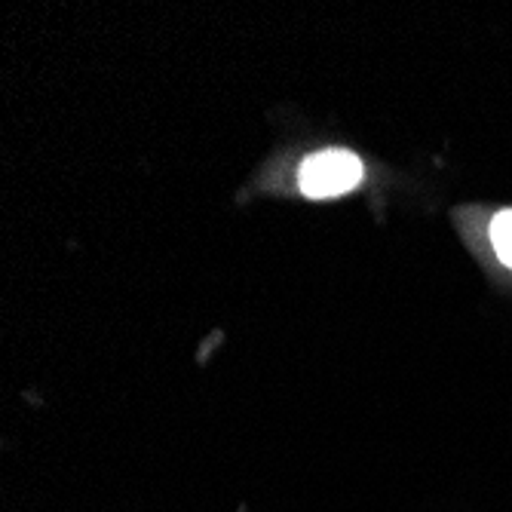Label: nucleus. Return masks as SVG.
Returning a JSON list of instances; mask_svg holds the SVG:
<instances>
[{
  "instance_id": "obj_1",
  "label": "nucleus",
  "mask_w": 512,
  "mask_h": 512,
  "mask_svg": "<svg viewBox=\"0 0 512 512\" xmlns=\"http://www.w3.org/2000/svg\"><path fill=\"white\" fill-rule=\"evenodd\" d=\"M365 169L362 160L350 151H322L304 160L301 166V191L313 200H325V197H338L353 191L362 181Z\"/></svg>"
},
{
  "instance_id": "obj_2",
  "label": "nucleus",
  "mask_w": 512,
  "mask_h": 512,
  "mask_svg": "<svg viewBox=\"0 0 512 512\" xmlns=\"http://www.w3.org/2000/svg\"><path fill=\"white\" fill-rule=\"evenodd\" d=\"M491 243L503 264L512 267V209H503L491 221Z\"/></svg>"
}]
</instances>
